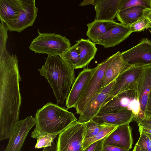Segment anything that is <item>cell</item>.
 Returning <instances> with one entry per match:
<instances>
[{
	"instance_id": "6da1fadb",
	"label": "cell",
	"mask_w": 151,
	"mask_h": 151,
	"mask_svg": "<svg viewBox=\"0 0 151 151\" xmlns=\"http://www.w3.org/2000/svg\"><path fill=\"white\" fill-rule=\"evenodd\" d=\"M18 59L6 50L0 55V140L9 139L19 121L21 98Z\"/></svg>"
},
{
	"instance_id": "7a4b0ae2",
	"label": "cell",
	"mask_w": 151,
	"mask_h": 151,
	"mask_svg": "<svg viewBox=\"0 0 151 151\" xmlns=\"http://www.w3.org/2000/svg\"><path fill=\"white\" fill-rule=\"evenodd\" d=\"M45 59V64L38 70L52 88L57 103L63 104L76 79L74 70L69 67L58 56L48 55Z\"/></svg>"
},
{
	"instance_id": "3957f363",
	"label": "cell",
	"mask_w": 151,
	"mask_h": 151,
	"mask_svg": "<svg viewBox=\"0 0 151 151\" xmlns=\"http://www.w3.org/2000/svg\"><path fill=\"white\" fill-rule=\"evenodd\" d=\"M36 127L31 135L37 139L46 134H59L77 119L65 108L51 102L37 111Z\"/></svg>"
},
{
	"instance_id": "277c9868",
	"label": "cell",
	"mask_w": 151,
	"mask_h": 151,
	"mask_svg": "<svg viewBox=\"0 0 151 151\" xmlns=\"http://www.w3.org/2000/svg\"><path fill=\"white\" fill-rule=\"evenodd\" d=\"M31 43L29 48L35 53L46 54L48 55L60 56L71 47L69 40L55 33H41Z\"/></svg>"
},
{
	"instance_id": "5b68a950",
	"label": "cell",
	"mask_w": 151,
	"mask_h": 151,
	"mask_svg": "<svg viewBox=\"0 0 151 151\" xmlns=\"http://www.w3.org/2000/svg\"><path fill=\"white\" fill-rule=\"evenodd\" d=\"M87 122H73L59 134L56 151H83Z\"/></svg>"
},
{
	"instance_id": "8992f818",
	"label": "cell",
	"mask_w": 151,
	"mask_h": 151,
	"mask_svg": "<svg viewBox=\"0 0 151 151\" xmlns=\"http://www.w3.org/2000/svg\"><path fill=\"white\" fill-rule=\"evenodd\" d=\"M122 109H126L131 111L134 116L133 120L135 121L142 119L140 105L137 91L129 90L119 93L104 105L97 114Z\"/></svg>"
},
{
	"instance_id": "52a82bcc",
	"label": "cell",
	"mask_w": 151,
	"mask_h": 151,
	"mask_svg": "<svg viewBox=\"0 0 151 151\" xmlns=\"http://www.w3.org/2000/svg\"><path fill=\"white\" fill-rule=\"evenodd\" d=\"M119 52L118 51L109 56L95 67L92 76L75 108L77 114H80L82 113L89 101L102 88L101 86L105 70L109 63Z\"/></svg>"
},
{
	"instance_id": "ba28073f",
	"label": "cell",
	"mask_w": 151,
	"mask_h": 151,
	"mask_svg": "<svg viewBox=\"0 0 151 151\" xmlns=\"http://www.w3.org/2000/svg\"><path fill=\"white\" fill-rule=\"evenodd\" d=\"M144 67L130 66L123 71L115 79L113 86L104 105L121 92L129 90L137 91L138 82Z\"/></svg>"
},
{
	"instance_id": "9c48e42d",
	"label": "cell",
	"mask_w": 151,
	"mask_h": 151,
	"mask_svg": "<svg viewBox=\"0 0 151 151\" xmlns=\"http://www.w3.org/2000/svg\"><path fill=\"white\" fill-rule=\"evenodd\" d=\"M120 55L129 66L145 67L151 65V41L143 38L136 45L121 52Z\"/></svg>"
},
{
	"instance_id": "30bf717a",
	"label": "cell",
	"mask_w": 151,
	"mask_h": 151,
	"mask_svg": "<svg viewBox=\"0 0 151 151\" xmlns=\"http://www.w3.org/2000/svg\"><path fill=\"white\" fill-rule=\"evenodd\" d=\"M38 12L35 0H23L22 10L18 17L5 23L8 30L20 33L32 26L36 20Z\"/></svg>"
},
{
	"instance_id": "8fae6325",
	"label": "cell",
	"mask_w": 151,
	"mask_h": 151,
	"mask_svg": "<svg viewBox=\"0 0 151 151\" xmlns=\"http://www.w3.org/2000/svg\"><path fill=\"white\" fill-rule=\"evenodd\" d=\"M115 80L96 93L89 101L83 111L79 114L78 122L86 123L96 116L104 105L113 86Z\"/></svg>"
},
{
	"instance_id": "7c38bea8",
	"label": "cell",
	"mask_w": 151,
	"mask_h": 151,
	"mask_svg": "<svg viewBox=\"0 0 151 151\" xmlns=\"http://www.w3.org/2000/svg\"><path fill=\"white\" fill-rule=\"evenodd\" d=\"M36 124L35 118L32 116L19 121L9 138L4 151H20L29 131Z\"/></svg>"
},
{
	"instance_id": "4fadbf2b",
	"label": "cell",
	"mask_w": 151,
	"mask_h": 151,
	"mask_svg": "<svg viewBox=\"0 0 151 151\" xmlns=\"http://www.w3.org/2000/svg\"><path fill=\"white\" fill-rule=\"evenodd\" d=\"M129 123L118 126L102 139V145L116 147L127 151L132 148L133 139Z\"/></svg>"
},
{
	"instance_id": "5bb4252c",
	"label": "cell",
	"mask_w": 151,
	"mask_h": 151,
	"mask_svg": "<svg viewBox=\"0 0 151 151\" xmlns=\"http://www.w3.org/2000/svg\"><path fill=\"white\" fill-rule=\"evenodd\" d=\"M95 69V67L86 68L79 73L66 100L67 109L75 108Z\"/></svg>"
},
{
	"instance_id": "9a60e30c",
	"label": "cell",
	"mask_w": 151,
	"mask_h": 151,
	"mask_svg": "<svg viewBox=\"0 0 151 151\" xmlns=\"http://www.w3.org/2000/svg\"><path fill=\"white\" fill-rule=\"evenodd\" d=\"M134 118V115L131 111L126 109H122L98 114L91 120L101 124L119 126L129 123Z\"/></svg>"
},
{
	"instance_id": "2e32d148",
	"label": "cell",
	"mask_w": 151,
	"mask_h": 151,
	"mask_svg": "<svg viewBox=\"0 0 151 151\" xmlns=\"http://www.w3.org/2000/svg\"><path fill=\"white\" fill-rule=\"evenodd\" d=\"M132 32L129 25L117 23L112 29L102 36L96 44L107 48L117 45Z\"/></svg>"
},
{
	"instance_id": "e0dca14e",
	"label": "cell",
	"mask_w": 151,
	"mask_h": 151,
	"mask_svg": "<svg viewBox=\"0 0 151 151\" xmlns=\"http://www.w3.org/2000/svg\"><path fill=\"white\" fill-rule=\"evenodd\" d=\"M151 91V65L144 67L138 82L137 91L140 105L142 118L145 117V112Z\"/></svg>"
},
{
	"instance_id": "ac0fdd59",
	"label": "cell",
	"mask_w": 151,
	"mask_h": 151,
	"mask_svg": "<svg viewBox=\"0 0 151 151\" xmlns=\"http://www.w3.org/2000/svg\"><path fill=\"white\" fill-rule=\"evenodd\" d=\"M121 0H95V20L114 21L119 11Z\"/></svg>"
},
{
	"instance_id": "d6986e66",
	"label": "cell",
	"mask_w": 151,
	"mask_h": 151,
	"mask_svg": "<svg viewBox=\"0 0 151 151\" xmlns=\"http://www.w3.org/2000/svg\"><path fill=\"white\" fill-rule=\"evenodd\" d=\"M23 0H0V21L5 23L16 19L23 8Z\"/></svg>"
},
{
	"instance_id": "ffe728a7",
	"label": "cell",
	"mask_w": 151,
	"mask_h": 151,
	"mask_svg": "<svg viewBox=\"0 0 151 151\" xmlns=\"http://www.w3.org/2000/svg\"><path fill=\"white\" fill-rule=\"evenodd\" d=\"M120 53V52L107 67L103 79L102 88L105 87L115 80L123 71L130 66L123 60Z\"/></svg>"
},
{
	"instance_id": "44dd1931",
	"label": "cell",
	"mask_w": 151,
	"mask_h": 151,
	"mask_svg": "<svg viewBox=\"0 0 151 151\" xmlns=\"http://www.w3.org/2000/svg\"><path fill=\"white\" fill-rule=\"evenodd\" d=\"M76 42L80 52L76 67L78 69L85 67L94 58L98 49L96 43L89 39H81Z\"/></svg>"
},
{
	"instance_id": "7402d4cb",
	"label": "cell",
	"mask_w": 151,
	"mask_h": 151,
	"mask_svg": "<svg viewBox=\"0 0 151 151\" xmlns=\"http://www.w3.org/2000/svg\"><path fill=\"white\" fill-rule=\"evenodd\" d=\"M114 21L95 20L87 24L86 35L93 42L96 43L106 33L117 24Z\"/></svg>"
},
{
	"instance_id": "603a6c76",
	"label": "cell",
	"mask_w": 151,
	"mask_h": 151,
	"mask_svg": "<svg viewBox=\"0 0 151 151\" xmlns=\"http://www.w3.org/2000/svg\"><path fill=\"white\" fill-rule=\"evenodd\" d=\"M150 9L140 6L132 7L119 10L116 17L121 23L130 26L144 17Z\"/></svg>"
},
{
	"instance_id": "cb8c5ba5",
	"label": "cell",
	"mask_w": 151,
	"mask_h": 151,
	"mask_svg": "<svg viewBox=\"0 0 151 151\" xmlns=\"http://www.w3.org/2000/svg\"><path fill=\"white\" fill-rule=\"evenodd\" d=\"M80 52L76 43L72 46L60 57L70 68L76 69L78 62Z\"/></svg>"
},
{
	"instance_id": "d4e9b609",
	"label": "cell",
	"mask_w": 151,
	"mask_h": 151,
	"mask_svg": "<svg viewBox=\"0 0 151 151\" xmlns=\"http://www.w3.org/2000/svg\"><path fill=\"white\" fill-rule=\"evenodd\" d=\"M118 126L116 125H106L96 135L84 140L83 144V149H85L93 143L102 139L114 130Z\"/></svg>"
},
{
	"instance_id": "484cf974",
	"label": "cell",
	"mask_w": 151,
	"mask_h": 151,
	"mask_svg": "<svg viewBox=\"0 0 151 151\" xmlns=\"http://www.w3.org/2000/svg\"><path fill=\"white\" fill-rule=\"evenodd\" d=\"M137 6L151 9V0H121L119 10Z\"/></svg>"
},
{
	"instance_id": "4316f807",
	"label": "cell",
	"mask_w": 151,
	"mask_h": 151,
	"mask_svg": "<svg viewBox=\"0 0 151 151\" xmlns=\"http://www.w3.org/2000/svg\"><path fill=\"white\" fill-rule=\"evenodd\" d=\"M106 125L97 123L92 120L87 122L84 140L95 136Z\"/></svg>"
},
{
	"instance_id": "83f0119b",
	"label": "cell",
	"mask_w": 151,
	"mask_h": 151,
	"mask_svg": "<svg viewBox=\"0 0 151 151\" xmlns=\"http://www.w3.org/2000/svg\"><path fill=\"white\" fill-rule=\"evenodd\" d=\"M140 137L136 144L141 151H151V134L140 133Z\"/></svg>"
},
{
	"instance_id": "f1b7e54d",
	"label": "cell",
	"mask_w": 151,
	"mask_h": 151,
	"mask_svg": "<svg viewBox=\"0 0 151 151\" xmlns=\"http://www.w3.org/2000/svg\"><path fill=\"white\" fill-rule=\"evenodd\" d=\"M57 135L46 134L42 136L37 138V142L35 148L40 149L42 147H50L53 142V140L56 137Z\"/></svg>"
},
{
	"instance_id": "f546056e",
	"label": "cell",
	"mask_w": 151,
	"mask_h": 151,
	"mask_svg": "<svg viewBox=\"0 0 151 151\" xmlns=\"http://www.w3.org/2000/svg\"><path fill=\"white\" fill-rule=\"evenodd\" d=\"M0 54L6 50V43L8 38V30L5 23L0 21Z\"/></svg>"
},
{
	"instance_id": "4dcf8cb0",
	"label": "cell",
	"mask_w": 151,
	"mask_h": 151,
	"mask_svg": "<svg viewBox=\"0 0 151 151\" xmlns=\"http://www.w3.org/2000/svg\"><path fill=\"white\" fill-rule=\"evenodd\" d=\"M150 22L145 15L136 22L130 25L133 32H139L149 28Z\"/></svg>"
},
{
	"instance_id": "1f68e13d",
	"label": "cell",
	"mask_w": 151,
	"mask_h": 151,
	"mask_svg": "<svg viewBox=\"0 0 151 151\" xmlns=\"http://www.w3.org/2000/svg\"><path fill=\"white\" fill-rule=\"evenodd\" d=\"M102 139L93 143L83 149V151H100L102 146Z\"/></svg>"
},
{
	"instance_id": "d6a6232c",
	"label": "cell",
	"mask_w": 151,
	"mask_h": 151,
	"mask_svg": "<svg viewBox=\"0 0 151 151\" xmlns=\"http://www.w3.org/2000/svg\"><path fill=\"white\" fill-rule=\"evenodd\" d=\"M100 151H127L120 148L110 145H102Z\"/></svg>"
},
{
	"instance_id": "836d02e7",
	"label": "cell",
	"mask_w": 151,
	"mask_h": 151,
	"mask_svg": "<svg viewBox=\"0 0 151 151\" xmlns=\"http://www.w3.org/2000/svg\"><path fill=\"white\" fill-rule=\"evenodd\" d=\"M138 125L143 127L151 126V115L143 119L138 120L136 121Z\"/></svg>"
},
{
	"instance_id": "e575fe53",
	"label": "cell",
	"mask_w": 151,
	"mask_h": 151,
	"mask_svg": "<svg viewBox=\"0 0 151 151\" xmlns=\"http://www.w3.org/2000/svg\"><path fill=\"white\" fill-rule=\"evenodd\" d=\"M151 115V91L150 92L145 112V118Z\"/></svg>"
},
{
	"instance_id": "d590c367",
	"label": "cell",
	"mask_w": 151,
	"mask_h": 151,
	"mask_svg": "<svg viewBox=\"0 0 151 151\" xmlns=\"http://www.w3.org/2000/svg\"><path fill=\"white\" fill-rule=\"evenodd\" d=\"M138 126L139 127V133L141 132H144L151 134V126L143 127L139 125H138Z\"/></svg>"
},
{
	"instance_id": "8d00e7d4",
	"label": "cell",
	"mask_w": 151,
	"mask_h": 151,
	"mask_svg": "<svg viewBox=\"0 0 151 151\" xmlns=\"http://www.w3.org/2000/svg\"><path fill=\"white\" fill-rule=\"evenodd\" d=\"M95 4V0H85L83 1L79 4L80 6H83L88 5H94Z\"/></svg>"
},
{
	"instance_id": "74e56055",
	"label": "cell",
	"mask_w": 151,
	"mask_h": 151,
	"mask_svg": "<svg viewBox=\"0 0 151 151\" xmlns=\"http://www.w3.org/2000/svg\"><path fill=\"white\" fill-rule=\"evenodd\" d=\"M144 15L149 20L150 22L149 28L151 29V9L147 10L145 12Z\"/></svg>"
},
{
	"instance_id": "f35d334b",
	"label": "cell",
	"mask_w": 151,
	"mask_h": 151,
	"mask_svg": "<svg viewBox=\"0 0 151 151\" xmlns=\"http://www.w3.org/2000/svg\"><path fill=\"white\" fill-rule=\"evenodd\" d=\"M132 151H141V150L139 146L136 144Z\"/></svg>"
},
{
	"instance_id": "ab89813d",
	"label": "cell",
	"mask_w": 151,
	"mask_h": 151,
	"mask_svg": "<svg viewBox=\"0 0 151 151\" xmlns=\"http://www.w3.org/2000/svg\"><path fill=\"white\" fill-rule=\"evenodd\" d=\"M46 151H55V150L54 149H52Z\"/></svg>"
}]
</instances>
